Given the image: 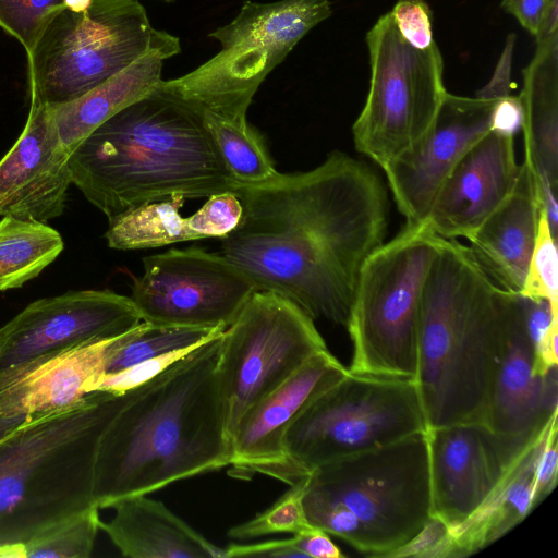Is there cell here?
<instances>
[{
	"mask_svg": "<svg viewBox=\"0 0 558 558\" xmlns=\"http://www.w3.org/2000/svg\"><path fill=\"white\" fill-rule=\"evenodd\" d=\"M66 8V0H0V26L33 49L52 16Z\"/></svg>",
	"mask_w": 558,
	"mask_h": 558,
	"instance_id": "obj_34",
	"label": "cell"
},
{
	"mask_svg": "<svg viewBox=\"0 0 558 558\" xmlns=\"http://www.w3.org/2000/svg\"><path fill=\"white\" fill-rule=\"evenodd\" d=\"M70 154L46 105L32 104L25 126L0 160V216L47 222L63 214Z\"/></svg>",
	"mask_w": 558,
	"mask_h": 558,
	"instance_id": "obj_19",
	"label": "cell"
},
{
	"mask_svg": "<svg viewBox=\"0 0 558 558\" xmlns=\"http://www.w3.org/2000/svg\"><path fill=\"white\" fill-rule=\"evenodd\" d=\"M303 506L312 526L387 558L432 517L426 430L311 470Z\"/></svg>",
	"mask_w": 558,
	"mask_h": 558,
	"instance_id": "obj_6",
	"label": "cell"
},
{
	"mask_svg": "<svg viewBox=\"0 0 558 558\" xmlns=\"http://www.w3.org/2000/svg\"><path fill=\"white\" fill-rule=\"evenodd\" d=\"M223 330L159 327L141 322L125 332L121 344L107 362L106 375L167 352L197 347Z\"/></svg>",
	"mask_w": 558,
	"mask_h": 558,
	"instance_id": "obj_30",
	"label": "cell"
},
{
	"mask_svg": "<svg viewBox=\"0 0 558 558\" xmlns=\"http://www.w3.org/2000/svg\"><path fill=\"white\" fill-rule=\"evenodd\" d=\"M522 299L536 372L547 375L557 367L558 305L544 299Z\"/></svg>",
	"mask_w": 558,
	"mask_h": 558,
	"instance_id": "obj_35",
	"label": "cell"
},
{
	"mask_svg": "<svg viewBox=\"0 0 558 558\" xmlns=\"http://www.w3.org/2000/svg\"><path fill=\"white\" fill-rule=\"evenodd\" d=\"M160 82L70 155L72 183L109 221L146 203L207 198L238 187L202 116Z\"/></svg>",
	"mask_w": 558,
	"mask_h": 558,
	"instance_id": "obj_3",
	"label": "cell"
},
{
	"mask_svg": "<svg viewBox=\"0 0 558 558\" xmlns=\"http://www.w3.org/2000/svg\"><path fill=\"white\" fill-rule=\"evenodd\" d=\"M551 0H502L501 8L513 15L522 27L536 36Z\"/></svg>",
	"mask_w": 558,
	"mask_h": 558,
	"instance_id": "obj_45",
	"label": "cell"
},
{
	"mask_svg": "<svg viewBox=\"0 0 558 558\" xmlns=\"http://www.w3.org/2000/svg\"><path fill=\"white\" fill-rule=\"evenodd\" d=\"M441 242L426 222L405 225L366 260L345 326L351 373L415 378L423 290Z\"/></svg>",
	"mask_w": 558,
	"mask_h": 558,
	"instance_id": "obj_8",
	"label": "cell"
},
{
	"mask_svg": "<svg viewBox=\"0 0 558 558\" xmlns=\"http://www.w3.org/2000/svg\"><path fill=\"white\" fill-rule=\"evenodd\" d=\"M348 368L328 349L310 357L240 421L232 436L231 475L260 473L281 481L287 466L286 436L295 418Z\"/></svg>",
	"mask_w": 558,
	"mask_h": 558,
	"instance_id": "obj_17",
	"label": "cell"
},
{
	"mask_svg": "<svg viewBox=\"0 0 558 558\" xmlns=\"http://www.w3.org/2000/svg\"><path fill=\"white\" fill-rule=\"evenodd\" d=\"M496 100L447 92L432 126L383 168L405 225L426 221L446 178L465 153L490 131Z\"/></svg>",
	"mask_w": 558,
	"mask_h": 558,
	"instance_id": "obj_16",
	"label": "cell"
},
{
	"mask_svg": "<svg viewBox=\"0 0 558 558\" xmlns=\"http://www.w3.org/2000/svg\"><path fill=\"white\" fill-rule=\"evenodd\" d=\"M556 416L558 412L514 459L475 513L451 531L454 558L468 557L484 549L505 536L533 511L536 464Z\"/></svg>",
	"mask_w": 558,
	"mask_h": 558,
	"instance_id": "obj_25",
	"label": "cell"
},
{
	"mask_svg": "<svg viewBox=\"0 0 558 558\" xmlns=\"http://www.w3.org/2000/svg\"><path fill=\"white\" fill-rule=\"evenodd\" d=\"M523 110L519 96L508 95L496 100L490 121V130L515 136L522 128Z\"/></svg>",
	"mask_w": 558,
	"mask_h": 558,
	"instance_id": "obj_43",
	"label": "cell"
},
{
	"mask_svg": "<svg viewBox=\"0 0 558 558\" xmlns=\"http://www.w3.org/2000/svg\"><path fill=\"white\" fill-rule=\"evenodd\" d=\"M180 51V39L155 28L138 0H94L83 11L65 8L27 53L31 102L72 101L147 53L169 59Z\"/></svg>",
	"mask_w": 558,
	"mask_h": 558,
	"instance_id": "obj_7",
	"label": "cell"
},
{
	"mask_svg": "<svg viewBox=\"0 0 558 558\" xmlns=\"http://www.w3.org/2000/svg\"><path fill=\"white\" fill-rule=\"evenodd\" d=\"M217 333L144 385L105 429L95 463L99 509L231 464Z\"/></svg>",
	"mask_w": 558,
	"mask_h": 558,
	"instance_id": "obj_2",
	"label": "cell"
},
{
	"mask_svg": "<svg viewBox=\"0 0 558 558\" xmlns=\"http://www.w3.org/2000/svg\"><path fill=\"white\" fill-rule=\"evenodd\" d=\"M239 226L219 252L256 291L347 326L361 271L384 243L389 201L372 167L339 150L316 168L238 185Z\"/></svg>",
	"mask_w": 558,
	"mask_h": 558,
	"instance_id": "obj_1",
	"label": "cell"
},
{
	"mask_svg": "<svg viewBox=\"0 0 558 558\" xmlns=\"http://www.w3.org/2000/svg\"><path fill=\"white\" fill-rule=\"evenodd\" d=\"M514 45L515 34H509L502 53L489 82L476 92L475 97L483 99H499L510 95L511 64Z\"/></svg>",
	"mask_w": 558,
	"mask_h": 558,
	"instance_id": "obj_42",
	"label": "cell"
},
{
	"mask_svg": "<svg viewBox=\"0 0 558 558\" xmlns=\"http://www.w3.org/2000/svg\"><path fill=\"white\" fill-rule=\"evenodd\" d=\"M427 429L414 379L348 373L317 396L286 436L289 485L311 470Z\"/></svg>",
	"mask_w": 558,
	"mask_h": 558,
	"instance_id": "obj_10",
	"label": "cell"
},
{
	"mask_svg": "<svg viewBox=\"0 0 558 558\" xmlns=\"http://www.w3.org/2000/svg\"><path fill=\"white\" fill-rule=\"evenodd\" d=\"M305 476V475H304ZM304 476L290 485V488L268 509L251 520L228 531L234 539H252L271 534H298L310 529L304 506Z\"/></svg>",
	"mask_w": 558,
	"mask_h": 558,
	"instance_id": "obj_32",
	"label": "cell"
},
{
	"mask_svg": "<svg viewBox=\"0 0 558 558\" xmlns=\"http://www.w3.org/2000/svg\"><path fill=\"white\" fill-rule=\"evenodd\" d=\"M114 515L100 522L122 556L130 558H225L216 546L163 502L135 495L110 506Z\"/></svg>",
	"mask_w": 558,
	"mask_h": 558,
	"instance_id": "obj_24",
	"label": "cell"
},
{
	"mask_svg": "<svg viewBox=\"0 0 558 558\" xmlns=\"http://www.w3.org/2000/svg\"><path fill=\"white\" fill-rule=\"evenodd\" d=\"M132 392L93 391L72 407L29 417L0 441V547L25 546L97 506L99 442Z\"/></svg>",
	"mask_w": 558,
	"mask_h": 558,
	"instance_id": "obj_5",
	"label": "cell"
},
{
	"mask_svg": "<svg viewBox=\"0 0 558 558\" xmlns=\"http://www.w3.org/2000/svg\"><path fill=\"white\" fill-rule=\"evenodd\" d=\"M541 202L523 161L514 191L468 239L475 258L502 288L520 293L536 242Z\"/></svg>",
	"mask_w": 558,
	"mask_h": 558,
	"instance_id": "obj_23",
	"label": "cell"
},
{
	"mask_svg": "<svg viewBox=\"0 0 558 558\" xmlns=\"http://www.w3.org/2000/svg\"><path fill=\"white\" fill-rule=\"evenodd\" d=\"M296 535L298 546L305 558H343L344 554L332 542L330 535L315 526Z\"/></svg>",
	"mask_w": 558,
	"mask_h": 558,
	"instance_id": "obj_44",
	"label": "cell"
},
{
	"mask_svg": "<svg viewBox=\"0 0 558 558\" xmlns=\"http://www.w3.org/2000/svg\"><path fill=\"white\" fill-rule=\"evenodd\" d=\"M454 558L453 539L449 526L430 517L424 526L387 558Z\"/></svg>",
	"mask_w": 558,
	"mask_h": 558,
	"instance_id": "obj_37",
	"label": "cell"
},
{
	"mask_svg": "<svg viewBox=\"0 0 558 558\" xmlns=\"http://www.w3.org/2000/svg\"><path fill=\"white\" fill-rule=\"evenodd\" d=\"M99 508L94 506L60 523L24 546L27 558H88L100 530Z\"/></svg>",
	"mask_w": 558,
	"mask_h": 558,
	"instance_id": "obj_31",
	"label": "cell"
},
{
	"mask_svg": "<svg viewBox=\"0 0 558 558\" xmlns=\"http://www.w3.org/2000/svg\"><path fill=\"white\" fill-rule=\"evenodd\" d=\"M27 415H4L0 413V441L27 421Z\"/></svg>",
	"mask_w": 558,
	"mask_h": 558,
	"instance_id": "obj_46",
	"label": "cell"
},
{
	"mask_svg": "<svg viewBox=\"0 0 558 558\" xmlns=\"http://www.w3.org/2000/svg\"><path fill=\"white\" fill-rule=\"evenodd\" d=\"M520 294L558 305L557 238L551 233L542 207L536 242Z\"/></svg>",
	"mask_w": 558,
	"mask_h": 558,
	"instance_id": "obj_33",
	"label": "cell"
},
{
	"mask_svg": "<svg viewBox=\"0 0 558 558\" xmlns=\"http://www.w3.org/2000/svg\"><path fill=\"white\" fill-rule=\"evenodd\" d=\"M183 196L146 203L109 221L105 233L108 246L114 250H143L195 241L180 209Z\"/></svg>",
	"mask_w": 558,
	"mask_h": 558,
	"instance_id": "obj_28",
	"label": "cell"
},
{
	"mask_svg": "<svg viewBox=\"0 0 558 558\" xmlns=\"http://www.w3.org/2000/svg\"><path fill=\"white\" fill-rule=\"evenodd\" d=\"M517 292L469 246L442 239L423 290L416 374L426 427L485 423Z\"/></svg>",
	"mask_w": 558,
	"mask_h": 558,
	"instance_id": "obj_4",
	"label": "cell"
},
{
	"mask_svg": "<svg viewBox=\"0 0 558 558\" xmlns=\"http://www.w3.org/2000/svg\"><path fill=\"white\" fill-rule=\"evenodd\" d=\"M532 438L508 437L480 422L426 429L430 514L450 531L463 524Z\"/></svg>",
	"mask_w": 558,
	"mask_h": 558,
	"instance_id": "obj_14",
	"label": "cell"
},
{
	"mask_svg": "<svg viewBox=\"0 0 558 558\" xmlns=\"http://www.w3.org/2000/svg\"><path fill=\"white\" fill-rule=\"evenodd\" d=\"M389 14L400 35L413 47L428 48L433 38V13L425 0H397Z\"/></svg>",
	"mask_w": 558,
	"mask_h": 558,
	"instance_id": "obj_39",
	"label": "cell"
},
{
	"mask_svg": "<svg viewBox=\"0 0 558 558\" xmlns=\"http://www.w3.org/2000/svg\"><path fill=\"white\" fill-rule=\"evenodd\" d=\"M525 157L551 233L558 230V32L536 40L519 95Z\"/></svg>",
	"mask_w": 558,
	"mask_h": 558,
	"instance_id": "obj_22",
	"label": "cell"
},
{
	"mask_svg": "<svg viewBox=\"0 0 558 558\" xmlns=\"http://www.w3.org/2000/svg\"><path fill=\"white\" fill-rule=\"evenodd\" d=\"M558 412L557 367L539 375L530 339L523 299L511 305L485 424L498 434L530 439Z\"/></svg>",
	"mask_w": 558,
	"mask_h": 558,
	"instance_id": "obj_21",
	"label": "cell"
},
{
	"mask_svg": "<svg viewBox=\"0 0 558 558\" xmlns=\"http://www.w3.org/2000/svg\"><path fill=\"white\" fill-rule=\"evenodd\" d=\"M558 416H556L549 427L541 450L535 476L533 501L536 507L555 488L558 474Z\"/></svg>",
	"mask_w": 558,
	"mask_h": 558,
	"instance_id": "obj_40",
	"label": "cell"
},
{
	"mask_svg": "<svg viewBox=\"0 0 558 558\" xmlns=\"http://www.w3.org/2000/svg\"><path fill=\"white\" fill-rule=\"evenodd\" d=\"M371 82L352 126L354 146L381 169L433 124L447 90L437 43L418 49L398 32L388 13L366 34Z\"/></svg>",
	"mask_w": 558,
	"mask_h": 558,
	"instance_id": "obj_11",
	"label": "cell"
},
{
	"mask_svg": "<svg viewBox=\"0 0 558 558\" xmlns=\"http://www.w3.org/2000/svg\"><path fill=\"white\" fill-rule=\"evenodd\" d=\"M243 206L234 192L213 194L205 204L187 217L195 240L225 238L240 223Z\"/></svg>",
	"mask_w": 558,
	"mask_h": 558,
	"instance_id": "obj_36",
	"label": "cell"
},
{
	"mask_svg": "<svg viewBox=\"0 0 558 558\" xmlns=\"http://www.w3.org/2000/svg\"><path fill=\"white\" fill-rule=\"evenodd\" d=\"M514 136L490 130L459 160L438 190L426 223L442 239H469L518 183Z\"/></svg>",
	"mask_w": 558,
	"mask_h": 558,
	"instance_id": "obj_18",
	"label": "cell"
},
{
	"mask_svg": "<svg viewBox=\"0 0 558 558\" xmlns=\"http://www.w3.org/2000/svg\"><path fill=\"white\" fill-rule=\"evenodd\" d=\"M225 558L231 557H272L305 558L298 546L296 535L282 539H270L258 543H231L223 548Z\"/></svg>",
	"mask_w": 558,
	"mask_h": 558,
	"instance_id": "obj_41",
	"label": "cell"
},
{
	"mask_svg": "<svg viewBox=\"0 0 558 558\" xmlns=\"http://www.w3.org/2000/svg\"><path fill=\"white\" fill-rule=\"evenodd\" d=\"M166 58L150 52L72 101L47 106L58 135L71 153L101 123L149 93L162 78Z\"/></svg>",
	"mask_w": 558,
	"mask_h": 558,
	"instance_id": "obj_26",
	"label": "cell"
},
{
	"mask_svg": "<svg viewBox=\"0 0 558 558\" xmlns=\"http://www.w3.org/2000/svg\"><path fill=\"white\" fill-rule=\"evenodd\" d=\"M197 347L167 352L121 372L105 375L97 390L123 393L137 388L165 372Z\"/></svg>",
	"mask_w": 558,
	"mask_h": 558,
	"instance_id": "obj_38",
	"label": "cell"
},
{
	"mask_svg": "<svg viewBox=\"0 0 558 558\" xmlns=\"http://www.w3.org/2000/svg\"><path fill=\"white\" fill-rule=\"evenodd\" d=\"M201 116L225 168L238 185H258L279 173L262 137L247 120H229L207 112Z\"/></svg>",
	"mask_w": 558,
	"mask_h": 558,
	"instance_id": "obj_29",
	"label": "cell"
},
{
	"mask_svg": "<svg viewBox=\"0 0 558 558\" xmlns=\"http://www.w3.org/2000/svg\"><path fill=\"white\" fill-rule=\"evenodd\" d=\"M327 345L289 299L255 291L221 335L216 374L230 437L243 416Z\"/></svg>",
	"mask_w": 558,
	"mask_h": 558,
	"instance_id": "obj_12",
	"label": "cell"
},
{
	"mask_svg": "<svg viewBox=\"0 0 558 558\" xmlns=\"http://www.w3.org/2000/svg\"><path fill=\"white\" fill-rule=\"evenodd\" d=\"M143 267L130 298L159 327L226 329L256 291L223 255L198 247L146 256Z\"/></svg>",
	"mask_w": 558,
	"mask_h": 558,
	"instance_id": "obj_13",
	"label": "cell"
},
{
	"mask_svg": "<svg viewBox=\"0 0 558 558\" xmlns=\"http://www.w3.org/2000/svg\"><path fill=\"white\" fill-rule=\"evenodd\" d=\"M331 14L330 0H247L231 22L208 35L221 46L213 58L160 86L199 114L244 121L267 75Z\"/></svg>",
	"mask_w": 558,
	"mask_h": 558,
	"instance_id": "obj_9",
	"label": "cell"
},
{
	"mask_svg": "<svg viewBox=\"0 0 558 558\" xmlns=\"http://www.w3.org/2000/svg\"><path fill=\"white\" fill-rule=\"evenodd\" d=\"M124 333L47 353L1 371L0 413L32 417L80 402L97 390L107 362Z\"/></svg>",
	"mask_w": 558,
	"mask_h": 558,
	"instance_id": "obj_20",
	"label": "cell"
},
{
	"mask_svg": "<svg viewBox=\"0 0 558 558\" xmlns=\"http://www.w3.org/2000/svg\"><path fill=\"white\" fill-rule=\"evenodd\" d=\"M142 320L130 296L69 291L28 304L0 327V372L34 357L120 336Z\"/></svg>",
	"mask_w": 558,
	"mask_h": 558,
	"instance_id": "obj_15",
	"label": "cell"
},
{
	"mask_svg": "<svg viewBox=\"0 0 558 558\" xmlns=\"http://www.w3.org/2000/svg\"><path fill=\"white\" fill-rule=\"evenodd\" d=\"M63 246L61 234L45 222L4 216L0 220V291L36 278Z\"/></svg>",
	"mask_w": 558,
	"mask_h": 558,
	"instance_id": "obj_27",
	"label": "cell"
}]
</instances>
